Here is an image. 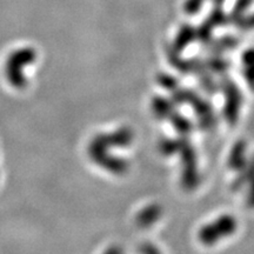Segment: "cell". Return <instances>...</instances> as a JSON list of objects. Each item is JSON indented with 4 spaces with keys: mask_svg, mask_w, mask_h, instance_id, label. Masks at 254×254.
<instances>
[{
    "mask_svg": "<svg viewBox=\"0 0 254 254\" xmlns=\"http://www.w3.org/2000/svg\"><path fill=\"white\" fill-rule=\"evenodd\" d=\"M251 2H252V0H238L237 5L234 6V14H236L237 17L240 15L247 7H249Z\"/></svg>",
    "mask_w": 254,
    "mask_h": 254,
    "instance_id": "52a82bcc",
    "label": "cell"
},
{
    "mask_svg": "<svg viewBox=\"0 0 254 254\" xmlns=\"http://www.w3.org/2000/svg\"><path fill=\"white\" fill-rule=\"evenodd\" d=\"M244 62L246 63V65H252V64H254V50H251L246 55H244Z\"/></svg>",
    "mask_w": 254,
    "mask_h": 254,
    "instance_id": "30bf717a",
    "label": "cell"
},
{
    "mask_svg": "<svg viewBox=\"0 0 254 254\" xmlns=\"http://www.w3.org/2000/svg\"><path fill=\"white\" fill-rule=\"evenodd\" d=\"M241 26H244L245 28H253L254 27V14L250 15L249 18H245L243 19V24H241Z\"/></svg>",
    "mask_w": 254,
    "mask_h": 254,
    "instance_id": "9c48e42d",
    "label": "cell"
},
{
    "mask_svg": "<svg viewBox=\"0 0 254 254\" xmlns=\"http://www.w3.org/2000/svg\"><path fill=\"white\" fill-rule=\"evenodd\" d=\"M36 60V51L31 47L17 50L8 56L5 64V75L11 86L23 90L27 86V79L24 74V68Z\"/></svg>",
    "mask_w": 254,
    "mask_h": 254,
    "instance_id": "6da1fadb",
    "label": "cell"
},
{
    "mask_svg": "<svg viewBox=\"0 0 254 254\" xmlns=\"http://www.w3.org/2000/svg\"><path fill=\"white\" fill-rule=\"evenodd\" d=\"M158 214H159V209L157 207L145 209V211L140 214V217L138 218L139 224L147 225V224H150V222H153L155 219H157Z\"/></svg>",
    "mask_w": 254,
    "mask_h": 254,
    "instance_id": "277c9868",
    "label": "cell"
},
{
    "mask_svg": "<svg viewBox=\"0 0 254 254\" xmlns=\"http://www.w3.org/2000/svg\"><path fill=\"white\" fill-rule=\"evenodd\" d=\"M193 38H194V31H193V28L190 26L183 27V30L180 31L179 36H178L177 49L183 50L184 46H186L187 44H190Z\"/></svg>",
    "mask_w": 254,
    "mask_h": 254,
    "instance_id": "3957f363",
    "label": "cell"
},
{
    "mask_svg": "<svg viewBox=\"0 0 254 254\" xmlns=\"http://www.w3.org/2000/svg\"><path fill=\"white\" fill-rule=\"evenodd\" d=\"M204 0H186L185 2V12L190 14H194L201 7Z\"/></svg>",
    "mask_w": 254,
    "mask_h": 254,
    "instance_id": "8992f818",
    "label": "cell"
},
{
    "mask_svg": "<svg viewBox=\"0 0 254 254\" xmlns=\"http://www.w3.org/2000/svg\"><path fill=\"white\" fill-rule=\"evenodd\" d=\"M249 204L251 206H254V187L252 189V190H251L250 193V198H249Z\"/></svg>",
    "mask_w": 254,
    "mask_h": 254,
    "instance_id": "8fae6325",
    "label": "cell"
},
{
    "mask_svg": "<svg viewBox=\"0 0 254 254\" xmlns=\"http://www.w3.org/2000/svg\"><path fill=\"white\" fill-rule=\"evenodd\" d=\"M234 228H236V221L231 217H224L215 222V224L202 228L201 232H200V238H201L204 243L212 244L220 237L232 233Z\"/></svg>",
    "mask_w": 254,
    "mask_h": 254,
    "instance_id": "7a4b0ae2",
    "label": "cell"
},
{
    "mask_svg": "<svg viewBox=\"0 0 254 254\" xmlns=\"http://www.w3.org/2000/svg\"><path fill=\"white\" fill-rule=\"evenodd\" d=\"M249 66V69L246 71V78L247 80H249L251 87L254 88V64H252V65H247Z\"/></svg>",
    "mask_w": 254,
    "mask_h": 254,
    "instance_id": "ba28073f",
    "label": "cell"
},
{
    "mask_svg": "<svg viewBox=\"0 0 254 254\" xmlns=\"http://www.w3.org/2000/svg\"><path fill=\"white\" fill-rule=\"evenodd\" d=\"M244 150H245V147H244L243 142L236 146V148H234V152L231 155V164L233 165V166L237 167L241 164V161H243V160H240V157L244 154Z\"/></svg>",
    "mask_w": 254,
    "mask_h": 254,
    "instance_id": "5b68a950",
    "label": "cell"
}]
</instances>
